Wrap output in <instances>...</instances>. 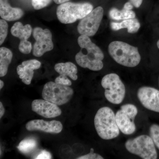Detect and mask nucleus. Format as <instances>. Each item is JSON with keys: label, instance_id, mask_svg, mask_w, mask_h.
<instances>
[{"label": "nucleus", "instance_id": "10", "mask_svg": "<svg viewBox=\"0 0 159 159\" xmlns=\"http://www.w3.org/2000/svg\"><path fill=\"white\" fill-rule=\"evenodd\" d=\"M32 34L35 40L33 49V54L35 57H41L54 48L52 33L50 30L35 27Z\"/></svg>", "mask_w": 159, "mask_h": 159}, {"label": "nucleus", "instance_id": "29", "mask_svg": "<svg viewBox=\"0 0 159 159\" xmlns=\"http://www.w3.org/2000/svg\"><path fill=\"white\" fill-rule=\"evenodd\" d=\"M133 8V5L130 2H128L125 3L124 7H123V9H126V10H131Z\"/></svg>", "mask_w": 159, "mask_h": 159}, {"label": "nucleus", "instance_id": "9", "mask_svg": "<svg viewBox=\"0 0 159 159\" xmlns=\"http://www.w3.org/2000/svg\"><path fill=\"white\" fill-rule=\"evenodd\" d=\"M103 15V9L101 6L93 9L85 17L80 20L77 29L80 35L90 37L98 31Z\"/></svg>", "mask_w": 159, "mask_h": 159}, {"label": "nucleus", "instance_id": "30", "mask_svg": "<svg viewBox=\"0 0 159 159\" xmlns=\"http://www.w3.org/2000/svg\"><path fill=\"white\" fill-rule=\"evenodd\" d=\"M5 113V109L2 102H0V118H2Z\"/></svg>", "mask_w": 159, "mask_h": 159}, {"label": "nucleus", "instance_id": "11", "mask_svg": "<svg viewBox=\"0 0 159 159\" xmlns=\"http://www.w3.org/2000/svg\"><path fill=\"white\" fill-rule=\"evenodd\" d=\"M32 29L30 25H24L20 22L15 23L11 27V34L15 37L19 39L20 42L19 50L24 54H29L32 49L31 43L28 39L31 36Z\"/></svg>", "mask_w": 159, "mask_h": 159}, {"label": "nucleus", "instance_id": "20", "mask_svg": "<svg viewBox=\"0 0 159 159\" xmlns=\"http://www.w3.org/2000/svg\"><path fill=\"white\" fill-rule=\"evenodd\" d=\"M109 15L111 19L116 20L134 18L136 16L135 13L131 10L123 9L120 10L115 8H112L110 10Z\"/></svg>", "mask_w": 159, "mask_h": 159}, {"label": "nucleus", "instance_id": "31", "mask_svg": "<svg viewBox=\"0 0 159 159\" xmlns=\"http://www.w3.org/2000/svg\"><path fill=\"white\" fill-rule=\"evenodd\" d=\"M70 0H54V2L57 4H61L62 3L67 2Z\"/></svg>", "mask_w": 159, "mask_h": 159}, {"label": "nucleus", "instance_id": "28", "mask_svg": "<svg viewBox=\"0 0 159 159\" xmlns=\"http://www.w3.org/2000/svg\"><path fill=\"white\" fill-rule=\"evenodd\" d=\"M133 6L136 8H139L142 5L143 0H129Z\"/></svg>", "mask_w": 159, "mask_h": 159}, {"label": "nucleus", "instance_id": "14", "mask_svg": "<svg viewBox=\"0 0 159 159\" xmlns=\"http://www.w3.org/2000/svg\"><path fill=\"white\" fill-rule=\"evenodd\" d=\"M26 128L29 131L39 130L51 134L60 133L62 130L61 122L56 120L46 121L43 119H34L26 124Z\"/></svg>", "mask_w": 159, "mask_h": 159}, {"label": "nucleus", "instance_id": "7", "mask_svg": "<svg viewBox=\"0 0 159 159\" xmlns=\"http://www.w3.org/2000/svg\"><path fill=\"white\" fill-rule=\"evenodd\" d=\"M73 95L74 90L68 86L50 81L44 86L42 96L44 99L59 106L67 103Z\"/></svg>", "mask_w": 159, "mask_h": 159}, {"label": "nucleus", "instance_id": "5", "mask_svg": "<svg viewBox=\"0 0 159 159\" xmlns=\"http://www.w3.org/2000/svg\"><path fill=\"white\" fill-rule=\"evenodd\" d=\"M125 147L129 152L143 159H156L157 153L150 136L142 135L126 141Z\"/></svg>", "mask_w": 159, "mask_h": 159}, {"label": "nucleus", "instance_id": "19", "mask_svg": "<svg viewBox=\"0 0 159 159\" xmlns=\"http://www.w3.org/2000/svg\"><path fill=\"white\" fill-rule=\"evenodd\" d=\"M13 54L11 50L5 47L0 48V77L6 76L12 60Z\"/></svg>", "mask_w": 159, "mask_h": 159}, {"label": "nucleus", "instance_id": "8", "mask_svg": "<svg viewBox=\"0 0 159 159\" xmlns=\"http://www.w3.org/2000/svg\"><path fill=\"white\" fill-rule=\"evenodd\" d=\"M137 107L134 104L127 103L121 106L120 109L116 114V119L119 130L125 135L134 133L136 127L134 120L138 114Z\"/></svg>", "mask_w": 159, "mask_h": 159}, {"label": "nucleus", "instance_id": "2", "mask_svg": "<svg viewBox=\"0 0 159 159\" xmlns=\"http://www.w3.org/2000/svg\"><path fill=\"white\" fill-rule=\"evenodd\" d=\"M94 125L98 135L103 140L115 139L120 134L116 115L109 107H104L98 110L94 118Z\"/></svg>", "mask_w": 159, "mask_h": 159}, {"label": "nucleus", "instance_id": "4", "mask_svg": "<svg viewBox=\"0 0 159 159\" xmlns=\"http://www.w3.org/2000/svg\"><path fill=\"white\" fill-rule=\"evenodd\" d=\"M93 5L89 3H62L57 7L56 14L61 23L72 24L82 19L93 10Z\"/></svg>", "mask_w": 159, "mask_h": 159}, {"label": "nucleus", "instance_id": "17", "mask_svg": "<svg viewBox=\"0 0 159 159\" xmlns=\"http://www.w3.org/2000/svg\"><path fill=\"white\" fill-rule=\"evenodd\" d=\"M54 70L61 75L68 76L76 80L78 78L77 66L71 62L58 63L54 66Z\"/></svg>", "mask_w": 159, "mask_h": 159}, {"label": "nucleus", "instance_id": "25", "mask_svg": "<svg viewBox=\"0 0 159 159\" xmlns=\"http://www.w3.org/2000/svg\"><path fill=\"white\" fill-rule=\"evenodd\" d=\"M94 149L91 148L90 152L88 154L81 156L77 158V159H103V157L98 153H94Z\"/></svg>", "mask_w": 159, "mask_h": 159}, {"label": "nucleus", "instance_id": "6", "mask_svg": "<svg viewBox=\"0 0 159 159\" xmlns=\"http://www.w3.org/2000/svg\"><path fill=\"white\" fill-rule=\"evenodd\" d=\"M104 89V96L107 101L114 104H119L124 100L125 88L119 75L111 73L105 75L101 80Z\"/></svg>", "mask_w": 159, "mask_h": 159}, {"label": "nucleus", "instance_id": "1", "mask_svg": "<svg viewBox=\"0 0 159 159\" xmlns=\"http://www.w3.org/2000/svg\"><path fill=\"white\" fill-rule=\"evenodd\" d=\"M77 41L80 48V51L75 56L77 64L81 67L91 70L97 71L102 70L104 56L100 48L92 42L89 37L86 35H80Z\"/></svg>", "mask_w": 159, "mask_h": 159}, {"label": "nucleus", "instance_id": "15", "mask_svg": "<svg viewBox=\"0 0 159 159\" xmlns=\"http://www.w3.org/2000/svg\"><path fill=\"white\" fill-rule=\"evenodd\" d=\"M41 63L36 59H31L25 61L19 65L16 68L18 75L20 79L27 85L31 84L34 74V70H38L40 67Z\"/></svg>", "mask_w": 159, "mask_h": 159}, {"label": "nucleus", "instance_id": "33", "mask_svg": "<svg viewBox=\"0 0 159 159\" xmlns=\"http://www.w3.org/2000/svg\"><path fill=\"white\" fill-rule=\"evenodd\" d=\"M157 48L159 49V39L158 40L157 42Z\"/></svg>", "mask_w": 159, "mask_h": 159}, {"label": "nucleus", "instance_id": "23", "mask_svg": "<svg viewBox=\"0 0 159 159\" xmlns=\"http://www.w3.org/2000/svg\"><path fill=\"white\" fill-rule=\"evenodd\" d=\"M8 23L6 20H0V45H2L7 36L8 31Z\"/></svg>", "mask_w": 159, "mask_h": 159}, {"label": "nucleus", "instance_id": "34", "mask_svg": "<svg viewBox=\"0 0 159 159\" xmlns=\"http://www.w3.org/2000/svg\"></svg>", "mask_w": 159, "mask_h": 159}, {"label": "nucleus", "instance_id": "12", "mask_svg": "<svg viewBox=\"0 0 159 159\" xmlns=\"http://www.w3.org/2000/svg\"><path fill=\"white\" fill-rule=\"evenodd\" d=\"M137 96L145 108L159 113V90L151 87H142L138 90Z\"/></svg>", "mask_w": 159, "mask_h": 159}, {"label": "nucleus", "instance_id": "32", "mask_svg": "<svg viewBox=\"0 0 159 159\" xmlns=\"http://www.w3.org/2000/svg\"><path fill=\"white\" fill-rule=\"evenodd\" d=\"M4 85V83L2 80H0V89H2L3 88V86Z\"/></svg>", "mask_w": 159, "mask_h": 159}, {"label": "nucleus", "instance_id": "16", "mask_svg": "<svg viewBox=\"0 0 159 159\" xmlns=\"http://www.w3.org/2000/svg\"><path fill=\"white\" fill-rule=\"evenodd\" d=\"M24 14L22 9L11 7L8 0H0V16L3 19L13 21L20 19Z\"/></svg>", "mask_w": 159, "mask_h": 159}, {"label": "nucleus", "instance_id": "13", "mask_svg": "<svg viewBox=\"0 0 159 159\" xmlns=\"http://www.w3.org/2000/svg\"><path fill=\"white\" fill-rule=\"evenodd\" d=\"M32 110L39 116L46 118H53L61 114L58 105L45 99H35L31 103Z\"/></svg>", "mask_w": 159, "mask_h": 159}, {"label": "nucleus", "instance_id": "21", "mask_svg": "<svg viewBox=\"0 0 159 159\" xmlns=\"http://www.w3.org/2000/svg\"><path fill=\"white\" fill-rule=\"evenodd\" d=\"M37 145V142L35 139H27L21 141L17 148L21 152L28 153L34 150Z\"/></svg>", "mask_w": 159, "mask_h": 159}, {"label": "nucleus", "instance_id": "24", "mask_svg": "<svg viewBox=\"0 0 159 159\" xmlns=\"http://www.w3.org/2000/svg\"><path fill=\"white\" fill-rule=\"evenodd\" d=\"M52 0H32L31 3L35 10L42 9L48 6Z\"/></svg>", "mask_w": 159, "mask_h": 159}, {"label": "nucleus", "instance_id": "27", "mask_svg": "<svg viewBox=\"0 0 159 159\" xmlns=\"http://www.w3.org/2000/svg\"><path fill=\"white\" fill-rule=\"evenodd\" d=\"M52 158L51 153L45 150L42 151L34 159H50Z\"/></svg>", "mask_w": 159, "mask_h": 159}, {"label": "nucleus", "instance_id": "26", "mask_svg": "<svg viewBox=\"0 0 159 159\" xmlns=\"http://www.w3.org/2000/svg\"><path fill=\"white\" fill-rule=\"evenodd\" d=\"M67 77V76L60 75L59 76L56 77V79H55V82L61 85L70 86L72 85V82Z\"/></svg>", "mask_w": 159, "mask_h": 159}, {"label": "nucleus", "instance_id": "22", "mask_svg": "<svg viewBox=\"0 0 159 159\" xmlns=\"http://www.w3.org/2000/svg\"><path fill=\"white\" fill-rule=\"evenodd\" d=\"M149 134L155 145L159 149V125L152 124L149 128Z\"/></svg>", "mask_w": 159, "mask_h": 159}, {"label": "nucleus", "instance_id": "3", "mask_svg": "<svg viewBox=\"0 0 159 159\" xmlns=\"http://www.w3.org/2000/svg\"><path fill=\"white\" fill-rule=\"evenodd\" d=\"M108 52L116 62L124 66L134 67L141 61L138 48L123 42L116 41L110 43Z\"/></svg>", "mask_w": 159, "mask_h": 159}, {"label": "nucleus", "instance_id": "18", "mask_svg": "<svg viewBox=\"0 0 159 159\" xmlns=\"http://www.w3.org/2000/svg\"><path fill=\"white\" fill-rule=\"evenodd\" d=\"M111 27L114 31L127 29L129 33H135L140 29V24L139 20L134 18L124 20L120 23L111 22Z\"/></svg>", "mask_w": 159, "mask_h": 159}]
</instances>
